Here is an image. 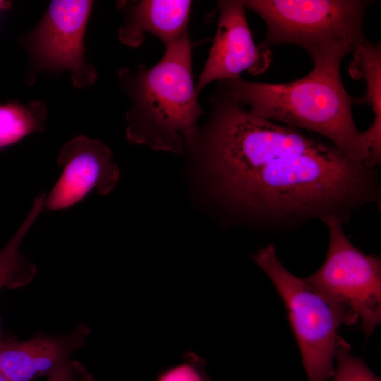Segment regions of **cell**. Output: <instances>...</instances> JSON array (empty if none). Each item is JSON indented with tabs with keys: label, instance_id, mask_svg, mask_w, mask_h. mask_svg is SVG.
<instances>
[{
	"label": "cell",
	"instance_id": "1",
	"mask_svg": "<svg viewBox=\"0 0 381 381\" xmlns=\"http://www.w3.org/2000/svg\"><path fill=\"white\" fill-rule=\"evenodd\" d=\"M202 152L224 202L270 231L329 217L346 222L380 202L377 169L332 144L252 114L217 88Z\"/></svg>",
	"mask_w": 381,
	"mask_h": 381
},
{
	"label": "cell",
	"instance_id": "2",
	"mask_svg": "<svg viewBox=\"0 0 381 381\" xmlns=\"http://www.w3.org/2000/svg\"><path fill=\"white\" fill-rule=\"evenodd\" d=\"M218 88L252 114L318 133L357 163L366 164L368 148L352 114L340 66H313L289 83L247 81L240 76L218 81Z\"/></svg>",
	"mask_w": 381,
	"mask_h": 381
},
{
	"label": "cell",
	"instance_id": "3",
	"mask_svg": "<svg viewBox=\"0 0 381 381\" xmlns=\"http://www.w3.org/2000/svg\"><path fill=\"white\" fill-rule=\"evenodd\" d=\"M152 68H121L119 83L131 102L126 138L155 150L182 154L195 143L205 114L198 101L188 30L165 46Z\"/></svg>",
	"mask_w": 381,
	"mask_h": 381
},
{
	"label": "cell",
	"instance_id": "4",
	"mask_svg": "<svg viewBox=\"0 0 381 381\" xmlns=\"http://www.w3.org/2000/svg\"><path fill=\"white\" fill-rule=\"evenodd\" d=\"M372 1L246 0L267 27L265 44L303 48L314 66H340L344 56L365 42L363 19Z\"/></svg>",
	"mask_w": 381,
	"mask_h": 381
},
{
	"label": "cell",
	"instance_id": "5",
	"mask_svg": "<svg viewBox=\"0 0 381 381\" xmlns=\"http://www.w3.org/2000/svg\"><path fill=\"white\" fill-rule=\"evenodd\" d=\"M253 260L270 278L286 308L308 381H327L334 370L339 329L346 325L342 310L322 292L293 274L272 243Z\"/></svg>",
	"mask_w": 381,
	"mask_h": 381
},
{
	"label": "cell",
	"instance_id": "6",
	"mask_svg": "<svg viewBox=\"0 0 381 381\" xmlns=\"http://www.w3.org/2000/svg\"><path fill=\"white\" fill-rule=\"evenodd\" d=\"M324 224L329 233L325 260L304 279L342 310L346 325L358 324L368 337L381 322V259L356 248L340 219Z\"/></svg>",
	"mask_w": 381,
	"mask_h": 381
},
{
	"label": "cell",
	"instance_id": "7",
	"mask_svg": "<svg viewBox=\"0 0 381 381\" xmlns=\"http://www.w3.org/2000/svg\"><path fill=\"white\" fill-rule=\"evenodd\" d=\"M92 5L90 0L52 1L37 25L22 37L30 56L29 85L44 71H68L75 88L95 83L97 71L84 58V35Z\"/></svg>",
	"mask_w": 381,
	"mask_h": 381
},
{
	"label": "cell",
	"instance_id": "8",
	"mask_svg": "<svg viewBox=\"0 0 381 381\" xmlns=\"http://www.w3.org/2000/svg\"><path fill=\"white\" fill-rule=\"evenodd\" d=\"M218 8L217 30L195 85L198 94L212 81L239 77L243 71L261 74L273 59L265 42L255 44L246 18L243 1H219Z\"/></svg>",
	"mask_w": 381,
	"mask_h": 381
},
{
	"label": "cell",
	"instance_id": "9",
	"mask_svg": "<svg viewBox=\"0 0 381 381\" xmlns=\"http://www.w3.org/2000/svg\"><path fill=\"white\" fill-rule=\"evenodd\" d=\"M57 164L62 173L44 200V210L71 207L92 190L109 193L119 179V169L111 151L102 142L78 135L61 147Z\"/></svg>",
	"mask_w": 381,
	"mask_h": 381
},
{
	"label": "cell",
	"instance_id": "10",
	"mask_svg": "<svg viewBox=\"0 0 381 381\" xmlns=\"http://www.w3.org/2000/svg\"><path fill=\"white\" fill-rule=\"evenodd\" d=\"M91 330L85 323L57 335L35 334L25 339H3L0 334V369L10 381H31L46 376L71 359L82 349Z\"/></svg>",
	"mask_w": 381,
	"mask_h": 381
},
{
	"label": "cell",
	"instance_id": "11",
	"mask_svg": "<svg viewBox=\"0 0 381 381\" xmlns=\"http://www.w3.org/2000/svg\"><path fill=\"white\" fill-rule=\"evenodd\" d=\"M191 1H121L117 7L124 13V23L119 29L120 41L130 47H139L145 35L150 33L165 46L178 40L187 31Z\"/></svg>",
	"mask_w": 381,
	"mask_h": 381
},
{
	"label": "cell",
	"instance_id": "12",
	"mask_svg": "<svg viewBox=\"0 0 381 381\" xmlns=\"http://www.w3.org/2000/svg\"><path fill=\"white\" fill-rule=\"evenodd\" d=\"M352 60L349 66L351 78L365 83L363 97L353 98V104L370 105L373 120L369 128L363 131L368 145L369 157L366 165L377 168L381 161V47L368 40L353 49Z\"/></svg>",
	"mask_w": 381,
	"mask_h": 381
},
{
	"label": "cell",
	"instance_id": "13",
	"mask_svg": "<svg viewBox=\"0 0 381 381\" xmlns=\"http://www.w3.org/2000/svg\"><path fill=\"white\" fill-rule=\"evenodd\" d=\"M45 198L44 193L35 198L31 209L20 227L0 249V292L4 288L16 289L25 286L36 275V265L21 253L20 246L30 228L44 210Z\"/></svg>",
	"mask_w": 381,
	"mask_h": 381
},
{
	"label": "cell",
	"instance_id": "14",
	"mask_svg": "<svg viewBox=\"0 0 381 381\" xmlns=\"http://www.w3.org/2000/svg\"><path fill=\"white\" fill-rule=\"evenodd\" d=\"M47 109L42 99L0 105V149L45 128Z\"/></svg>",
	"mask_w": 381,
	"mask_h": 381
},
{
	"label": "cell",
	"instance_id": "15",
	"mask_svg": "<svg viewBox=\"0 0 381 381\" xmlns=\"http://www.w3.org/2000/svg\"><path fill=\"white\" fill-rule=\"evenodd\" d=\"M332 381H381L360 357L351 353L350 345L340 337L335 352Z\"/></svg>",
	"mask_w": 381,
	"mask_h": 381
},
{
	"label": "cell",
	"instance_id": "16",
	"mask_svg": "<svg viewBox=\"0 0 381 381\" xmlns=\"http://www.w3.org/2000/svg\"><path fill=\"white\" fill-rule=\"evenodd\" d=\"M156 381H208V377L202 358L188 353L182 362L162 371Z\"/></svg>",
	"mask_w": 381,
	"mask_h": 381
},
{
	"label": "cell",
	"instance_id": "17",
	"mask_svg": "<svg viewBox=\"0 0 381 381\" xmlns=\"http://www.w3.org/2000/svg\"><path fill=\"white\" fill-rule=\"evenodd\" d=\"M46 381H95L92 375L80 362L69 360L46 376Z\"/></svg>",
	"mask_w": 381,
	"mask_h": 381
},
{
	"label": "cell",
	"instance_id": "18",
	"mask_svg": "<svg viewBox=\"0 0 381 381\" xmlns=\"http://www.w3.org/2000/svg\"><path fill=\"white\" fill-rule=\"evenodd\" d=\"M11 5V1L0 0V11L8 10Z\"/></svg>",
	"mask_w": 381,
	"mask_h": 381
},
{
	"label": "cell",
	"instance_id": "19",
	"mask_svg": "<svg viewBox=\"0 0 381 381\" xmlns=\"http://www.w3.org/2000/svg\"><path fill=\"white\" fill-rule=\"evenodd\" d=\"M0 381H10L9 379L4 375L0 369Z\"/></svg>",
	"mask_w": 381,
	"mask_h": 381
}]
</instances>
